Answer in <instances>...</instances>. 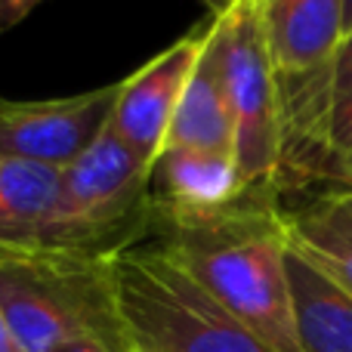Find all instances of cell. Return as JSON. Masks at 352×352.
Listing matches in <instances>:
<instances>
[{"instance_id":"6da1fadb","label":"cell","mask_w":352,"mask_h":352,"mask_svg":"<svg viewBox=\"0 0 352 352\" xmlns=\"http://www.w3.org/2000/svg\"><path fill=\"white\" fill-rule=\"evenodd\" d=\"M152 244L269 349L303 352L287 278L285 210L275 198L254 195L204 223L158 226Z\"/></svg>"},{"instance_id":"7a4b0ae2","label":"cell","mask_w":352,"mask_h":352,"mask_svg":"<svg viewBox=\"0 0 352 352\" xmlns=\"http://www.w3.org/2000/svg\"><path fill=\"white\" fill-rule=\"evenodd\" d=\"M0 309L19 352H59L80 340L136 349L118 306L115 256L0 248Z\"/></svg>"},{"instance_id":"3957f363","label":"cell","mask_w":352,"mask_h":352,"mask_svg":"<svg viewBox=\"0 0 352 352\" xmlns=\"http://www.w3.org/2000/svg\"><path fill=\"white\" fill-rule=\"evenodd\" d=\"M115 291L136 352H275L152 241L115 256Z\"/></svg>"},{"instance_id":"277c9868","label":"cell","mask_w":352,"mask_h":352,"mask_svg":"<svg viewBox=\"0 0 352 352\" xmlns=\"http://www.w3.org/2000/svg\"><path fill=\"white\" fill-rule=\"evenodd\" d=\"M148 182L152 164L105 127L80 158L62 167L59 207L43 248L118 256L152 241Z\"/></svg>"},{"instance_id":"5b68a950","label":"cell","mask_w":352,"mask_h":352,"mask_svg":"<svg viewBox=\"0 0 352 352\" xmlns=\"http://www.w3.org/2000/svg\"><path fill=\"white\" fill-rule=\"evenodd\" d=\"M226 99L235 121V161L250 195L278 198L281 96L256 0H232L210 22Z\"/></svg>"},{"instance_id":"8992f818","label":"cell","mask_w":352,"mask_h":352,"mask_svg":"<svg viewBox=\"0 0 352 352\" xmlns=\"http://www.w3.org/2000/svg\"><path fill=\"white\" fill-rule=\"evenodd\" d=\"M118 93L121 84L41 102L0 99V161L68 167L109 127Z\"/></svg>"},{"instance_id":"52a82bcc","label":"cell","mask_w":352,"mask_h":352,"mask_svg":"<svg viewBox=\"0 0 352 352\" xmlns=\"http://www.w3.org/2000/svg\"><path fill=\"white\" fill-rule=\"evenodd\" d=\"M207 41L204 28L188 31L176 43L148 59L136 74L121 80V93L111 109L109 127L127 142L146 164H155L167 146L173 115L179 109V99L192 78L195 65L201 59V50Z\"/></svg>"},{"instance_id":"ba28073f","label":"cell","mask_w":352,"mask_h":352,"mask_svg":"<svg viewBox=\"0 0 352 352\" xmlns=\"http://www.w3.org/2000/svg\"><path fill=\"white\" fill-rule=\"evenodd\" d=\"M148 198H152L155 229H158V226L204 223V219L223 217L254 195L244 188L235 155L164 148L152 164Z\"/></svg>"},{"instance_id":"9c48e42d","label":"cell","mask_w":352,"mask_h":352,"mask_svg":"<svg viewBox=\"0 0 352 352\" xmlns=\"http://www.w3.org/2000/svg\"><path fill=\"white\" fill-rule=\"evenodd\" d=\"M275 74L318 72L343 41V0H256Z\"/></svg>"},{"instance_id":"30bf717a","label":"cell","mask_w":352,"mask_h":352,"mask_svg":"<svg viewBox=\"0 0 352 352\" xmlns=\"http://www.w3.org/2000/svg\"><path fill=\"white\" fill-rule=\"evenodd\" d=\"M287 248L352 297V188H331L285 210Z\"/></svg>"},{"instance_id":"8fae6325","label":"cell","mask_w":352,"mask_h":352,"mask_svg":"<svg viewBox=\"0 0 352 352\" xmlns=\"http://www.w3.org/2000/svg\"><path fill=\"white\" fill-rule=\"evenodd\" d=\"M281 164L297 155L312 136L318 133L322 121L334 105L352 99V28L343 34L340 47L318 72L281 78ZM278 164V167H281Z\"/></svg>"},{"instance_id":"7c38bea8","label":"cell","mask_w":352,"mask_h":352,"mask_svg":"<svg viewBox=\"0 0 352 352\" xmlns=\"http://www.w3.org/2000/svg\"><path fill=\"white\" fill-rule=\"evenodd\" d=\"M164 148H201V152L235 155V121H232V109L226 99V84L223 72H219V56L210 25H207L201 59L173 115Z\"/></svg>"},{"instance_id":"4fadbf2b","label":"cell","mask_w":352,"mask_h":352,"mask_svg":"<svg viewBox=\"0 0 352 352\" xmlns=\"http://www.w3.org/2000/svg\"><path fill=\"white\" fill-rule=\"evenodd\" d=\"M59 192V167L0 161V248H43L56 219Z\"/></svg>"},{"instance_id":"5bb4252c","label":"cell","mask_w":352,"mask_h":352,"mask_svg":"<svg viewBox=\"0 0 352 352\" xmlns=\"http://www.w3.org/2000/svg\"><path fill=\"white\" fill-rule=\"evenodd\" d=\"M294 322L303 352H352V297L287 248Z\"/></svg>"},{"instance_id":"9a60e30c","label":"cell","mask_w":352,"mask_h":352,"mask_svg":"<svg viewBox=\"0 0 352 352\" xmlns=\"http://www.w3.org/2000/svg\"><path fill=\"white\" fill-rule=\"evenodd\" d=\"M312 182L352 188V99L334 105L318 133L278 167V195L297 192Z\"/></svg>"},{"instance_id":"2e32d148","label":"cell","mask_w":352,"mask_h":352,"mask_svg":"<svg viewBox=\"0 0 352 352\" xmlns=\"http://www.w3.org/2000/svg\"><path fill=\"white\" fill-rule=\"evenodd\" d=\"M41 3L43 0H0V34L22 25Z\"/></svg>"},{"instance_id":"e0dca14e","label":"cell","mask_w":352,"mask_h":352,"mask_svg":"<svg viewBox=\"0 0 352 352\" xmlns=\"http://www.w3.org/2000/svg\"><path fill=\"white\" fill-rule=\"evenodd\" d=\"M59 352H136V349H115L105 346V343H93V340H80V343H68Z\"/></svg>"},{"instance_id":"ac0fdd59","label":"cell","mask_w":352,"mask_h":352,"mask_svg":"<svg viewBox=\"0 0 352 352\" xmlns=\"http://www.w3.org/2000/svg\"><path fill=\"white\" fill-rule=\"evenodd\" d=\"M0 352H19L16 340H12V334H10V324H6V318H3V309H0Z\"/></svg>"},{"instance_id":"d6986e66","label":"cell","mask_w":352,"mask_h":352,"mask_svg":"<svg viewBox=\"0 0 352 352\" xmlns=\"http://www.w3.org/2000/svg\"><path fill=\"white\" fill-rule=\"evenodd\" d=\"M352 28V0H343V34Z\"/></svg>"},{"instance_id":"ffe728a7","label":"cell","mask_w":352,"mask_h":352,"mask_svg":"<svg viewBox=\"0 0 352 352\" xmlns=\"http://www.w3.org/2000/svg\"><path fill=\"white\" fill-rule=\"evenodd\" d=\"M204 3H207V6H213V12H223L226 6L232 3V0H204Z\"/></svg>"}]
</instances>
